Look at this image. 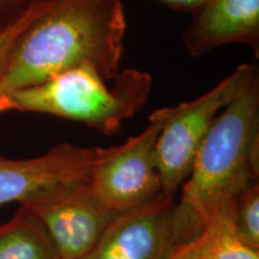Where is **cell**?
Here are the masks:
<instances>
[{"label": "cell", "instance_id": "4", "mask_svg": "<svg viewBox=\"0 0 259 259\" xmlns=\"http://www.w3.org/2000/svg\"><path fill=\"white\" fill-rule=\"evenodd\" d=\"M257 77L253 65L241 64L202 96L156 109L162 128L155 151L163 196L176 197L191 174L200 145L218 115L250 88Z\"/></svg>", "mask_w": 259, "mask_h": 259}, {"label": "cell", "instance_id": "3", "mask_svg": "<svg viewBox=\"0 0 259 259\" xmlns=\"http://www.w3.org/2000/svg\"><path fill=\"white\" fill-rule=\"evenodd\" d=\"M95 67L85 64L35 85L0 96V113H42L82 122L103 135H114L122 121L143 108L150 96V73L126 69L111 87Z\"/></svg>", "mask_w": 259, "mask_h": 259}, {"label": "cell", "instance_id": "11", "mask_svg": "<svg viewBox=\"0 0 259 259\" xmlns=\"http://www.w3.org/2000/svg\"><path fill=\"white\" fill-rule=\"evenodd\" d=\"M231 206L210 219L198 234L200 259H259V251L236 234Z\"/></svg>", "mask_w": 259, "mask_h": 259}, {"label": "cell", "instance_id": "8", "mask_svg": "<svg viewBox=\"0 0 259 259\" xmlns=\"http://www.w3.org/2000/svg\"><path fill=\"white\" fill-rule=\"evenodd\" d=\"M103 153V148L63 143L37 157L12 160L0 156V205L22 203L54 187L88 183Z\"/></svg>", "mask_w": 259, "mask_h": 259}, {"label": "cell", "instance_id": "2", "mask_svg": "<svg viewBox=\"0 0 259 259\" xmlns=\"http://www.w3.org/2000/svg\"><path fill=\"white\" fill-rule=\"evenodd\" d=\"M259 80L220 113L200 145L177 202L178 221L191 239L239 194L258 184Z\"/></svg>", "mask_w": 259, "mask_h": 259}, {"label": "cell", "instance_id": "7", "mask_svg": "<svg viewBox=\"0 0 259 259\" xmlns=\"http://www.w3.org/2000/svg\"><path fill=\"white\" fill-rule=\"evenodd\" d=\"M190 241L178 221L176 197L161 196L148 205L116 215L82 259H170Z\"/></svg>", "mask_w": 259, "mask_h": 259}, {"label": "cell", "instance_id": "6", "mask_svg": "<svg viewBox=\"0 0 259 259\" xmlns=\"http://www.w3.org/2000/svg\"><path fill=\"white\" fill-rule=\"evenodd\" d=\"M19 205L42 223L60 259L85 257L116 216L97 202L88 183L54 187Z\"/></svg>", "mask_w": 259, "mask_h": 259}, {"label": "cell", "instance_id": "1", "mask_svg": "<svg viewBox=\"0 0 259 259\" xmlns=\"http://www.w3.org/2000/svg\"><path fill=\"white\" fill-rule=\"evenodd\" d=\"M126 28L121 0H51L16 41L0 76V96L85 64L113 80Z\"/></svg>", "mask_w": 259, "mask_h": 259}, {"label": "cell", "instance_id": "13", "mask_svg": "<svg viewBox=\"0 0 259 259\" xmlns=\"http://www.w3.org/2000/svg\"><path fill=\"white\" fill-rule=\"evenodd\" d=\"M51 0H35L30 8L19 17L14 24H11L5 30L0 31V76L8 64L9 57L11 54L16 41L21 36L29 24L47 8Z\"/></svg>", "mask_w": 259, "mask_h": 259}, {"label": "cell", "instance_id": "15", "mask_svg": "<svg viewBox=\"0 0 259 259\" xmlns=\"http://www.w3.org/2000/svg\"><path fill=\"white\" fill-rule=\"evenodd\" d=\"M158 2L163 3L164 5L169 6L171 9L191 12L193 15L204 4L205 0H158Z\"/></svg>", "mask_w": 259, "mask_h": 259}, {"label": "cell", "instance_id": "5", "mask_svg": "<svg viewBox=\"0 0 259 259\" xmlns=\"http://www.w3.org/2000/svg\"><path fill=\"white\" fill-rule=\"evenodd\" d=\"M161 128L162 118L154 111L143 132L124 144L105 149L97 161L88 186L109 212L132 211L163 196L155 151Z\"/></svg>", "mask_w": 259, "mask_h": 259}, {"label": "cell", "instance_id": "10", "mask_svg": "<svg viewBox=\"0 0 259 259\" xmlns=\"http://www.w3.org/2000/svg\"><path fill=\"white\" fill-rule=\"evenodd\" d=\"M0 259H60L50 235L32 213L19 205L0 226Z\"/></svg>", "mask_w": 259, "mask_h": 259}, {"label": "cell", "instance_id": "14", "mask_svg": "<svg viewBox=\"0 0 259 259\" xmlns=\"http://www.w3.org/2000/svg\"><path fill=\"white\" fill-rule=\"evenodd\" d=\"M35 0H0V31L14 24Z\"/></svg>", "mask_w": 259, "mask_h": 259}, {"label": "cell", "instance_id": "12", "mask_svg": "<svg viewBox=\"0 0 259 259\" xmlns=\"http://www.w3.org/2000/svg\"><path fill=\"white\" fill-rule=\"evenodd\" d=\"M231 219L239 238L259 251V184L236 197L231 206Z\"/></svg>", "mask_w": 259, "mask_h": 259}, {"label": "cell", "instance_id": "9", "mask_svg": "<svg viewBox=\"0 0 259 259\" xmlns=\"http://www.w3.org/2000/svg\"><path fill=\"white\" fill-rule=\"evenodd\" d=\"M186 51L202 57L229 44L259 48V0H205L183 34Z\"/></svg>", "mask_w": 259, "mask_h": 259}, {"label": "cell", "instance_id": "16", "mask_svg": "<svg viewBox=\"0 0 259 259\" xmlns=\"http://www.w3.org/2000/svg\"><path fill=\"white\" fill-rule=\"evenodd\" d=\"M170 259H200L198 236L192 241L183 245Z\"/></svg>", "mask_w": 259, "mask_h": 259}]
</instances>
